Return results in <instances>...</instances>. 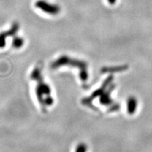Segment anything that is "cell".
Returning a JSON list of instances; mask_svg holds the SVG:
<instances>
[{
  "mask_svg": "<svg viewBox=\"0 0 152 152\" xmlns=\"http://www.w3.org/2000/svg\"><path fill=\"white\" fill-rule=\"evenodd\" d=\"M41 74H39L37 76L33 77V80H37L39 81V83H38V85L36 88V94H37V96L39 102L41 104L44 105L45 104V101L47 97H49V94L51 93V90L49 88V85H47L45 83H44L41 80Z\"/></svg>",
  "mask_w": 152,
  "mask_h": 152,
  "instance_id": "obj_1",
  "label": "cell"
},
{
  "mask_svg": "<svg viewBox=\"0 0 152 152\" xmlns=\"http://www.w3.org/2000/svg\"><path fill=\"white\" fill-rule=\"evenodd\" d=\"M35 7L49 15H57L59 14L61 11L60 7L58 5L49 3L45 0H38L35 2Z\"/></svg>",
  "mask_w": 152,
  "mask_h": 152,
  "instance_id": "obj_2",
  "label": "cell"
},
{
  "mask_svg": "<svg viewBox=\"0 0 152 152\" xmlns=\"http://www.w3.org/2000/svg\"><path fill=\"white\" fill-rule=\"evenodd\" d=\"M137 100L134 96H130L127 101V110L130 115H133L137 111Z\"/></svg>",
  "mask_w": 152,
  "mask_h": 152,
  "instance_id": "obj_3",
  "label": "cell"
},
{
  "mask_svg": "<svg viewBox=\"0 0 152 152\" xmlns=\"http://www.w3.org/2000/svg\"><path fill=\"white\" fill-rule=\"evenodd\" d=\"M128 68V66L126 65L124 66H116V67H111V68H104L102 70V71L104 72H109V73H112V72H120V71H125Z\"/></svg>",
  "mask_w": 152,
  "mask_h": 152,
  "instance_id": "obj_4",
  "label": "cell"
},
{
  "mask_svg": "<svg viewBox=\"0 0 152 152\" xmlns=\"http://www.w3.org/2000/svg\"><path fill=\"white\" fill-rule=\"evenodd\" d=\"M24 39L20 37H14L12 42V46L15 49H20V47L23 46Z\"/></svg>",
  "mask_w": 152,
  "mask_h": 152,
  "instance_id": "obj_5",
  "label": "cell"
},
{
  "mask_svg": "<svg viewBox=\"0 0 152 152\" xmlns=\"http://www.w3.org/2000/svg\"><path fill=\"white\" fill-rule=\"evenodd\" d=\"M9 36L11 35L9 31L0 33V48H4L6 46V39Z\"/></svg>",
  "mask_w": 152,
  "mask_h": 152,
  "instance_id": "obj_6",
  "label": "cell"
},
{
  "mask_svg": "<svg viewBox=\"0 0 152 152\" xmlns=\"http://www.w3.org/2000/svg\"><path fill=\"white\" fill-rule=\"evenodd\" d=\"M87 146L85 143H80L77 146L75 149V152H87Z\"/></svg>",
  "mask_w": 152,
  "mask_h": 152,
  "instance_id": "obj_7",
  "label": "cell"
},
{
  "mask_svg": "<svg viewBox=\"0 0 152 152\" xmlns=\"http://www.w3.org/2000/svg\"><path fill=\"white\" fill-rule=\"evenodd\" d=\"M108 1H109V3L110 4L113 5V4H115V2H116V0H108Z\"/></svg>",
  "mask_w": 152,
  "mask_h": 152,
  "instance_id": "obj_8",
  "label": "cell"
}]
</instances>
